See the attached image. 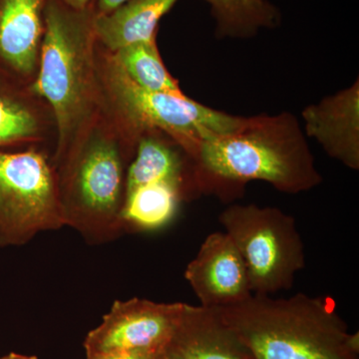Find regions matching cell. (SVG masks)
Segmentation results:
<instances>
[{"instance_id":"obj_4","label":"cell","mask_w":359,"mask_h":359,"mask_svg":"<svg viewBox=\"0 0 359 359\" xmlns=\"http://www.w3.org/2000/svg\"><path fill=\"white\" fill-rule=\"evenodd\" d=\"M95 11L46 0L39 72L32 88L50 106L60 154L84 128L99 105Z\"/></svg>"},{"instance_id":"obj_22","label":"cell","mask_w":359,"mask_h":359,"mask_svg":"<svg viewBox=\"0 0 359 359\" xmlns=\"http://www.w3.org/2000/svg\"><path fill=\"white\" fill-rule=\"evenodd\" d=\"M0 359H39L36 356H29V355H23V354H18L15 353H11L7 354V355L4 356Z\"/></svg>"},{"instance_id":"obj_20","label":"cell","mask_w":359,"mask_h":359,"mask_svg":"<svg viewBox=\"0 0 359 359\" xmlns=\"http://www.w3.org/2000/svg\"><path fill=\"white\" fill-rule=\"evenodd\" d=\"M128 0H95L93 7L97 15H103L114 11Z\"/></svg>"},{"instance_id":"obj_21","label":"cell","mask_w":359,"mask_h":359,"mask_svg":"<svg viewBox=\"0 0 359 359\" xmlns=\"http://www.w3.org/2000/svg\"><path fill=\"white\" fill-rule=\"evenodd\" d=\"M67 6L75 9H86L93 6L95 0H63Z\"/></svg>"},{"instance_id":"obj_6","label":"cell","mask_w":359,"mask_h":359,"mask_svg":"<svg viewBox=\"0 0 359 359\" xmlns=\"http://www.w3.org/2000/svg\"><path fill=\"white\" fill-rule=\"evenodd\" d=\"M247 269L254 294L289 290L306 266V254L294 219L276 207L231 205L219 214Z\"/></svg>"},{"instance_id":"obj_16","label":"cell","mask_w":359,"mask_h":359,"mask_svg":"<svg viewBox=\"0 0 359 359\" xmlns=\"http://www.w3.org/2000/svg\"><path fill=\"white\" fill-rule=\"evenodd\" d=\"M184 193L170 184L139 187L125 196L122 221L124 231H149L162 229L178 212Z\"/></svg>"},{"instance_id":"obj_10","label":"cell","mask_w":359,"mask_h":359,"mask_svg":"<svg viewBox=\"0 0 359 359\" xmlns=\"http://www.w3.org/2000/svg\"><path fill=\"white\" fill-rule=\"evenodd\" d=\"M46 0H0V73L32 86L39 72Z\"/></svg>"},{"instance_id":"obj_5","label":"cell","mask_w":359,"mask_h":359,"mask_svg":"<svg viewBox=\"0 0 359 359\" xmlns=\"http://www.w3.org/2000/svg\"><path fill=\"white\" fill-rule=\"evenodd\" d=\"M99 106L131 140L149 131L166 134L195 159L201 143L231 133L245 118L207 107L184 95L141 88L116 62L111 52L97 45Z\"/></svg>"},{"instance_id":"obj_1","label":"cell","mask_w":359,"mask_h":359,"mask_svg":"<svg viewBox=\"0 0 359 359\" xmlns=\"http://www.w3.org/2000/svg\"><path fill=\"white\" fill-rule=\"evenodd\" d=\"M136 148V142L98 105L69 146L52 157L65 226L90 244L110 242L125 233L127 172Z\"/></svg>"},{"instance_id":"obj_7","label":"cell","mask_w":359,"mask_h":359,"mask_svg":"<svg viewBox=\"0 0 359 359\" xmlns=\"http://www.w3.org/2000/svg\"><path fill=\"white\" fill-rule=\"evenodd\" d=\"M52 150H0V248L65 226Z\"/></svg>"},{"instance_id":"obj_14","label":"cell","mask_w":359,"mask_h":359,"mask_svg":"<svg viewBox=\"0 0 359 359\" xmlns=\"http://www.w3.org/2000/svg\"><path fill=\"white\" fill-rule=\"evenodd\" d=\"M187 158L190 157L166 134L146 132L139 138L133 160L130 163L126 194L149 184L166 183L179 188L186 197L190 179H193L189 177Z\"/></svg>"},{"instance_id":"obj_11","label":"cell","mask_w":359,"mask_h":359,"mask_svg":"<svg viewBox=\"0 0 359 359\" xmlns=\"http://www.w3.org/2000/svg\"><path fill=\"white\" fill-rule=\"evenodd\" d=\"M55 118L32 86L0 73V150L55 147Z\"/></svg>"},{"instance_id":"obj_23","label":"cell","mask_w":359,"mask_h":359,"mask_svg":"<svg viewBox=\"0 0 359 359\" xmlns=\"http://www.w3.org/2000/svg\"><path fill=\"white\" fill-rule=\"evenodd\" d=\"M158 359H180L178 356L175 355L172 351H170L169 349H165L164 351H163L162 353H161V355L159 356V358Z\"/></svg>"},{"instance_id":"obj_8","label":"cell","mask_w":359,"mask_h":359,"mask_svg":"<svg viewBox=\"0 0 359 359\" xmlns=\"http://www.w3.org/2000/svg\"><path fill=\"white\" fill-rule=\"evenodd\" d=\"M183 302L116 301L102 323L84 340L86 355L128 349L168 348L178 327Z\"/></svg>"},{"instance_id":"obj_2","label":"cell","mask_w":359,"mask_h":359,"mask_svg":"<svg viewBox=\"0 0 359 359\" xmlns=\"http://www.w3.org/2000/svg\"><path fill=\"white\" fill-rule=\"evenodd\" d=\"M216 311L252 359H359L358 332L349 334L325 297L252 294Z\"/></svg>"},{"instance_id":"obj_13","label":"cell","mask_w":359,"mask_h":359,"mask_svg":"<svg viewBox=\"0 0 359 359\" xmlns=\"http://www.w3.org/2000/svg\"><path fill=\"white\" fill-rule=\"evenodd\" d=\"M168 349L180 359H252L216 309L187 304Z\"/></svg>"},{"instance_id":"obj_3","label":"cell","mask_w":359,"mask_h":359,"mask_svg":"<svg viewBox=\"0 0 359 359\" xmlns=\"http://www.w3.org/2000/svg\"><path fill=\"white\" fill-rule=\"evenodd\" d=\"M199 188L205 180L264 181L280 192H308L323 182L304 130L285 112L245 118L231 133L201 143L193 160Z\"/></svg>"},{"instance_id":"obj_17","label":"cell","mask_w":359,"mask_h":359,"mask_svg":"<svg viewBox=\"0 0 359 359\" xmlns=\"http://www.w3.org/2000/svg\"><path fill=\"white\" fill-rule=\"evenodd\" d=\"M211 6L219 36L250 37L275 27L280 14L269 0H205Z\"/></svg>"},{"instance_id":"obj_12","label":"cell","mask_w":359,"mask_h":359,"mask_svg":"<svg viewBox=\"0 0 359 359\" xmlns=\"http://www.w3.org/2000/svg\"><path fill=\"white\" fill-rule=\"evenodd\" d=\"M306 136L330 157L359 169V81L302 111Z\"/></svg>"},{"instance_id":"obj_18","label":"cell","mask_w":359,"mask_h":359,"mask_svg":"<svg viewBox=\"0 0 359 359\" xmlns=\"http://www.w3.org/2000/svg\"><path fill=\"white\" fill-rule=\"evenodd\" d=\"M112 54L116 62L141 88L174 95L185 94L163 62L157 42L128 45Z\"/></svg>"},{"instance_id":"obj_15","label":"cell","mask_w":359,"mask_h":359,"mask_svg":"<svg viewBox=\"0 0 359 359\" xmlns=\"http://www.w3.org/2000/svg\"><path fill=\"white\" fill-rule=\"evenodd\" d=\"M179 0H128L114 11L94 18L97 41L115 52L135 43L156 41L161 18Z\"/></svg>"},{"instance_id":"obj_9","label":"cell","mask_w":359,"mask_h":359,"mask_svg":"<svg viewBox=\"0 0 359 359\" xmlns=\"http://www.w3.org/2000/svg\"><path fill=\"white\" fill-rule=\"evenodd\" d=\"M185 278L201 306L219 309L249 299L247 269L240 252L224 231L210 233L197 256L188 264Z\"/></svg>"},{"instance_id":"obj_19","label":"cell","mask_w":359,"mask_h":359,"mask_svg":"<svg viewBox=\"0 0 359 359\" xmlns=\"http://www.w3.org/2000/svg\"><path fill=\"white\" fill-rule=\"evenodd\" d=\"M167 349V348H166ZM156 349H128L88 354L87 359H158L164 351Z\"/></svg>"}]
</instances>
